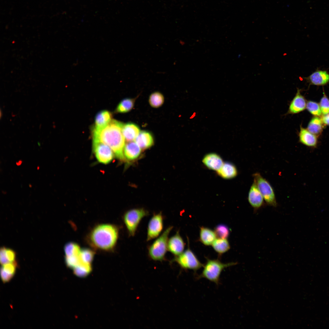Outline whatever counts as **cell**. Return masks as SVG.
I'll return each instance as SVG.
<instances>
[{
  "label": "cell",
  "instance_id": "1",
  "mask_svg": "<svg viewBox=\"0 0 329 329\" xmlns=\"http://www.w3.org/2000/svg\"><path fill=\"white\" fill-rule=\"evenodd\" d=\"M123 123L112 120L105 127L94 128L92 131L93 140L101 142L108 146L115 155L119 160H124L123 151L125 139L122 132Z\"/></svg>",
  "mask_w": 329,
  "mask_h": 329
},
{
  "label": "cell",
  "instance_id": "24",
  "mask_svg": "<svg viewBox=\"0 0 329 329\" xmlns=\"http://www.w3.org/2000/svg\"><path fill=\"white\" fill-rule=\"evenodd\" d=\"M135 100L127 98L122 100L118 104L115 112L118 113H126L130 111L133 108Z\"/></svg>",
  "mask_w": 329,
  "mask_h": 329
},
{
  "label": "cell",
  "instance_id": "22",
  "mask_svg": "<svg viewBox=\"0 0 329 329\" xmlns=\"http://www.w3.org/2000/svg\"><path fill=\"white\" fill-rule=\"evenodd\" d=\"M212 245L214 250L220 255L227 252L230 248L229 243L227 239L218 238L216 239Z\"/></svg>",
  "mask_w": 329,
  "mask_h": 329
},
{
  "label": "cell",
  "instance_id": "21",
  "mask_svg": "<svg viewBox=\"0 0 329 329\" xmlns=\"http://www.w3.org/2000/svg\"><path fill=\"white\" fill-rule=\"evenodd\" d=\"M217 236L214 231L207 227H200L199 239L205 246L212 245L216 239Z\"/></svg>",
  "mask_w": 329,
  "mask_h": 329
},
{
  "label": "cell",
  "instance_id": "15",
  "mask_svg": "<svg viewBox=\"0 0 329 329\" xmlns=\"http://www.w3.org/2000/svg\"><path fill=\"white\" fill-rule=\"evenodd\" d=\"M141 149L135 141L128 142L125 144L124 149L125 158L129 161L136 159L141 154Z\"/></svg>",
  "mask_w": 329,
  "mask_h": 329
},
{
  "label": "cell",
  "instance_id": "7",
  "mask_svg": "<svg viewBox=\"0 0 329 329\" xmlns=\"http://www.w3.org/2000/svg\"><path fill=\"white\" fill-rule=\"evenodd\" d=\"M253 176L254 180L266 203L270 206L276 207L277 204L275 194L273 187L269 182L259 173L254 174Z\"/></svg>",
  "mask_w": 329,
  "mask_h": 329
},
{
  "label": "cell",
  "instance_id": "28",
  "mask_svg": "<svg viewBox=\"0 0 329 329\" xmlns=\"http://www.w3.org/2000/svg\"><path fill=\"white\" fill-rule=\"evenodd\" d=\"M306 108L311 114L315 116H320L322 114L319 104L315 102L308 101Z\"/></svg>",
  "mask_w": 329,
  "mask_h": 329
},
{
  "label": "cell",
  "instance_id": "12",
  "mask_svg": "<svg viewBox=\"0 0 329 329\" xmlns=\"http://www.w3.org/2000/svg\"><path fill=\"white\" fill-rule=\"evenodd\" d=\"M185 246V243L179 231L168 239V250L175 256L180 254L184 251Z\"/></svg>",
  "mask_w": 329,
  "mask_h": 329
},
{
  "label": "cell",
  "instance_id": "19",
  "mask_svg": "<svg viewBox=\"0 0 329 329\" xmlns=\"http://www.w3.org/2000/svg\"><path fill=\"white\" fill-rule=\"evenodd\" d=\"M112 117L111 113L108 111L104 110L98 112L95 116L94 128L100 129L105 127L112 120Z\"/></svg>",
  "mask_w": 329,
  "mask_h": 329
},
{
  "label": "cell",
  "instance_id": "2",
  "mask_svg": "<svg viewBox=\"0 0 329 329\" xmlns=\"http://www.w3.org/2000/svg\"><path fill=\"white\" fill-rule=\"evenodd\" d=\"M119 228L115 225L102 224L95 226L89 235V240L95 248L104 250L112 249L116 243L119 236Z\"/></svg>",
  "mask_w": 329,
  "mask_h": 329
},
{
  "label": "cell",
  "instance_id": "6",
  "mask_svg": "<svg viewBox=\"0 0 329 329\" xmlns=\"http://www.w3.org/2000/svg\"><path fill=\"white\" fill-rule=\"evenodd\" d=\"M189 241L188 239V248L180 254L175 256L171 262L177 263L183 269L192 270L195 272L203 267V265L189 248Z\"/></svg>",
  "mask_w": 329,
  "mask_h": 329
},
{
  "label": "cell",
  "instance_id": "27",
  "mask_svg": "<svg viewBox=\"0 0 329 329\" xmlns=\"http://www.w3.org/2000/svg\"><path fill=\"white\" fill-rule=\"evenodd\" d=\"M214 231L218 238L227 239L229 236L230 229L227 225L220 224L215 227Z\"/></svg>",
  "mask_w": 329,
  "mask_h": 329
},
{
  "label": "cell",
  "instance_id": "35",
  "mask_svg": "<svg viewBox=\"0 0 329 329\" xmlns=\"http://www.w3.org/2000/svg\"><path fill=\"white\" fill-rule=\"evenodd\" d=\"M22 163V161L21 160H19L18 162H16V164L17 165L19 166Z\"/></svg>",
  "mask_w": 329,
  "mask_h": 329
},
{
  "label": "cell",
  "instance_id": "34",
  "mask_svg": "<svg viewBox=\"0 0 329 329\" xmlns=\"http://www.w3.org/2000/svg\"><path fill=\"white\" fill-rule=\"evenodd\" d=\"M321 119L323 123L325 125H329V113L324 115Z\"/></svg>",
  "mask_w": 329,
  "mask_h": 329
},
{
  "label": "cell",
  "instance_id": "11",
  "mask_svg": "<svg viewBox=\"0 0 329 329\" xmlns=\"http://www.w3.org/2000/svg\"><path fill=\"white\" fill-rule=\"evenodd\" d=\"M306 102L301 94L300 90L298 88L295 96L290 102L286 115L295 114L303 111L306 108Z\"/></svg>",
  "mask_w": 329,
  "mask_h": 329
},
{
  "label": "cell",
  "instance_id": "10",
  "mask_svg": "<svg viewBox=\"0 0 329 329\" xmlns=\"http://www.w3.org/2000/svg\"><path fill=\"white\" fill-rule=\"evenodd\" d=\"M264 200L262 195L254 180L249 192L248 200L253 208L254 212H256L264 206Z\"/></svg>",
  "mask_w": 329,
  "mask_h": 329
},
{
  "label": "cell",
  "instance_id": "9",
  "mask_svg": "<svg viewBox=\"0 0 329 329\" xmlns=\"http://www.w3.org/2000/svg\"><path fill=\"white\" fill-rule=\"evenodd\" d=\"M163 228V217L161 212L154 214L149 221L147 229V241L159 236Z\"/></svg>",
  "mask_w": 329,
  "mask_h": 329
},
{
  "label": "cell",
  "instance_id": "26",
  "mask_svg": "<svg viewBox=\"0 0 329 329\" xmlns=\"http://www.w3.org/2000/svg\"><path fill=\"white\" fill-rule=\"evenodd\" d=\"M64 250L65 256L69 257L79 255L81 249L77 244L69 242L65 245Z\"/></svg>",
  "mask_w": 329,
  "mask_h": 329
},
{
  "label": "cell",
  "instance_id": "17",
  "mask_svg": "<svg viewBox=\"0 0 329 329\" xmlns=\"http://www.w3.org/2000/svg\"><path fill=\"white\" fill-rule=\"evenodd\" d=\"M134 140L141 149L143 150L149 148L154 143L152 135L146 130L140 131Z\"/></svg>",
  "mask_w": 329,
  "mask_h": 329
},
{
  "label": "cell",
  "instance_id": "33",
  "mask_svg": "<svg viewBox=\"0 0 329 329\" xmlns=\"http://www.w3.org/2000/svg\"><path fill=\"white\" fill-rule=\"evenodd\" d=\"M6 254L7 257L10 262L15 261L16 253L11 249L6 248Z\"/></svg>",
  "mask_w": 329,
  "mask_h": 329
},
{
  "label": "cell",
  "instance_id": "16",
  "mask_svg": "<svg viewBox=\"0 0 329 329\" xmlns=\"http://www.w3.org/2000/svg\"><path fill=\"white\" fill-rule=\"evenodd\" d=\"M299 141L307 146L316 147L317 144V140L316 135L309 132L301 126L299 133Z\"/></svg>",
  "mask_w": 329,
  "mask_h": 329
},
{
  "label": "cell",
  "instance_id": "3",
  "mask_svg": "<svg viewBox=\"0 0 329 329\" xmlns=\"http://www.w3.org/2000/svg\"><path fill=\"white\" fill-rule=\"evenodd\" d=\"M237 262L224 263L218 259H207L203 266L202 273L197 277V279L204 278L216 285L219 283L220 278L222 271L225 268L237 264Z\"/></svg>",
  "mask_w": 329,
  "mask_h": 329
},
{
  "label": "cell",
  "instance_id": "8",
  "mask_svg": "<svg viewBox=\"0 0 329 329\" xmlns=\"http://www.w3.org/2000/svg\"><path fill=\"white\" fill-rule=\"evenodd\" d=\"M93 149L96 159L100 163L108 164L114 158L115 154L113 150L101 142L93 140Z\"/></svg>",
  "mask_w": 329,
  "mask_h": 329
},
{
  "label": "cell",
  "instance_id": "13",
  "mask_svg": "<svg viewBox=\"0 0 329 329\" xmlns=\"http://www.w3.org/2000/svg\"><path fill=\"white\" fill-rule=\"evenodd\" d=\"M203 164L208 168L218 171L224 164L221 157L215 153H210L206 154L202 160Z\"/></svg>",
  "mask_w": 329,
  "mask_h": 329
},
{
  "label": "cell",
  "instance_id": "31",
  "mask_svg": "<svg viewBox=\"0 0 329 329\" xmlns=\"http://www.w3.org/2000/svg\"><path fill=\"white\" fill-rule=\"evenodd\" d=\"M1 278L4 283L9 282L12 278L14 274L9 273L5 271L2 267L1 268Z\"/></svg>",
  "mask_w": 329,
  "mask_h": 329
},
{
  "label": "cell",
  "instance_id": "29",
  "mask_svg": "<svg viewBox=\"0 0 329 329\" xmlns=\"http://www.w3.org/2000/svg\"><path fill=\"white\" fill-rule=\"evenodd\" d=\"M319 105L322 114L324 115L329 113V99L324 94L320 100Z\"/></svg>",
  "mask_w": 329,
  "mask_h": 329
},
{
  "label": "cell",
  "instance_id": "23",
  "mask_svg": "<svg viewBox=\"0 0 329 329\" xmlns=\"http://www.w3.org/2000/svg\"><path fill=\"white\" fill-rule=\"evenodd\" d=\"M322 119L318 116L313 117L309 123L307 129L310 133L317 135L320 134L323 128Z\"/></svg>",
  "mask_w": 329,
  "mask_h": 329
},
{
  "label": "cell",
  "instance_id": "4",
  "mask_svg": "<svg viewBox=\"0 0 329 329\" xmlns=\"http://www.w3.org/2000/svg\"><path fill=\"white\" fill-rule=\"evenodd\" d=\"M173 228L172 226L168 227L149 246L148 255L151 259L160 261L165 259V256L168 250V236Z\"/></svg>",
  "mask_w": 329,
  "mask_h": 329
},
{
  "label": "cell",
  "instance_id": "32",
  "mask_svg": "<svg viewBox=\"0 0 329 329\" xmlns=\"http://www.w3.org/2000/svg\"><path fill=\"white\" fill-rule=\"evenodd\" d=\"M6 248L2 247L0 249V260L1 264L2 265L10 263L7 259L6 254Z\"/></svg>",
  "mask_w": 329,
  "mask_h": 329
},
{
  "label": "cell",
  "instance_id": "20",
  "mask_svg": "<svg viewBox=\"0 0 329 329\" xmlns=\"http://www.w3.org/2000/svg\"><path fill=\"white\" fill-rule=\"evenodd\" d=\"M218 175L225 179H231L235 177L238 171L236 167L229 162L224 163L221 167L217 171Z\"/></svg>",
  "mask_w": 329,
  "mask_h": 329
},
{
  "label": "cell",
  "instance_id": "18",
  "mask_svg": "<svg viewBox=\"0 0 329 329\" xmlns=\"http://www.w3.org/2000/svg\"><path fill=\"white\" fill-rule=\"evenodd\" d=\"M307 79L313 84L324 85L329 82V74L326 71H317L311 74Z\"/></svg>",
  "mask_w": 329,
  "mask_h": 329
},
{
  "label": "cell",
  "instance_id": "5",
  "mask_svg": "<svg viewBox=\"0 0 329 329\" xmlns=\"http://www.w3.org/2000/svg\"><path fill=\"white\" fill-rule=\"evenodd\" d=\"M148 215V212L142 208L130 209L125 213L123 220L130 236H134L141 220Z\"/></svg>",
  "mask_w": 329,
  "mask_h": 329
},
{
  "label": "cell",
  "instance_id": "14",
  "mask_svg": "<svg viewBox=\"0 0 329 329\" xmlns=\"http://www.w3.org/2000/svg\"><path fill=\"white\" fill-rule=\"evenodd\" d=\"M140 131L139 126L131 122L122 124V132L125 140L128 142L133 141Z\"/></svg>",
  "mask_w": 329,
  "mask_h": 329
},
{
  "label": "cell",
  "instance_id": "30",
  "mask_svg": "<svg viewBox=\"0 0 329 329\" xmlns=\"http://www.w3.org/2000/svg\"><path fill=\"white\" fill-rule=\"evenodd\" d=\"M2 267L6 272L14 274L17 266V263L15 261L10 262L2 265Z\"/></svg>",
  "mask_w": 329,
  "mask_h": 329
},
{
  "label": "cell",
  "instance_id": "25",
  "mask_svg": "<svg viewBox=\"0 0 329 329\" xmlns=\"http://www.w3.org/2000/svg\"><path fill=\"white\" fill-rule=\"evenodd\" d=\"M164 101V97L161 92L155 91L151 93L149 98V103L152 108H157L161 107L163 104Z\"/></svg>",
  "mask_w": 329,
  "mask_h": 329
}]
</instances>
